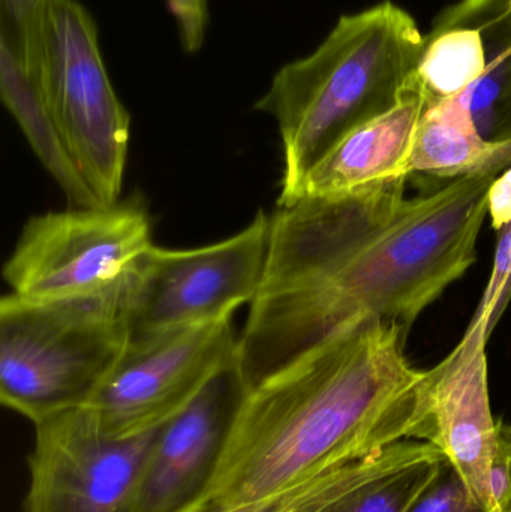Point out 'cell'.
<instances>
[{
    "label": "cell",
    "instance_id": "cell-1",
    "mask_svg": "<svg viewBox=\"0 0 511 512\" xmlns=\"http://www.w3.org/2000/svg\"><path fill=\"white\" fill-rule=\"evenodd\" d=\"M407 177L305 195L270 216L263 279L237 337L246 390L363 322L410 333L470 270L498 176L462 177L414 198Z\"/></svg>",
    "mask_w": 511,
    "mask_h": 512
},
{
    "label": "cell",
    "instance_id": "cell-2",
    "mask_svg": "<svg viewBox=\"0 0 511 512\" xmlns=\"http://www.w3.org/2000/svg\"><path fill=\"white\" fill-rule=\"evenodd\" d=\"M408 333L363 322L248 388L209 486L191 512H222L302 489L402 439H425L431 370Z\"/></svg>",
    "mask_w": 511,
    "mask_h": 512
},
{
    "label": "cell",
    "instance_id": "cell-3",
    "mask_svg": "<svg viewBox=\"0 0 511 512\" xmlns=\"http://www.w3.org/2000/svg\"><path fill=\"white\" fill-rule=\"evenodd\" d=\"M425 44L413 15L384 0L342 15L314 53L276 72L254 107L281 134L276 207L302 197L309 171L342 138L422 90L417 68Z\"/></svg>",
    "mask_w": 511,
    "mask_h": 512
},
{
    "label": "cell",
    "instance_id": "cell-4",
    "mask_svg": "<svg viewBox=\"0 0 511 512\" xmlns=\"http://www.w3.org/2000/svg\"><path fill=\"white\" fill-rule=\"evenodd\" d=\"M132 273V271H131ZM129 274L98 294L0 301V400L41 423L87 405L132 339Z\"/></svg>",
    "mask_w": 511,
    "mask_h": 512
},
{
    "label": "cell",
    "instance_id": "cell-5",
    "mask_svg": "<svg viewBox=\"0 0 511 512\" xmlns=\"http://www.w3.org/2000/svg\"><path fill=\"white\" fill-rule=\"evenodd\" d=\"M33 78L98 200L120 201L131 117L108 77L95 23L77 0H48Z\"/></svg>",
    "mask_w": 511,
    "mask_h": 512
},
{
    "label": "cell",
    "instance_id": "cell-6",
    "mask_svg": "<svg viewBox=\"0 0 511 512\" xmlns=\"http://www.w3.org/2000/svg\"><path fill=\"white\" fill-rule=\"evenodd\" d=\"M152 246L149 212L137 198L71 207L26 222L3 277L20 297L98 294L126 279Z\"/></svg>",
    "mask_w": 511,
    "mask_h": 512
},
{
    "label": "cell",
    "instance_id": "cell-7",
    "mask_svg": "<svg viewBox=\"0 0 511 512\" xmlns=\"http://www.w3.org/2000/svg\"><path fill=\"white\" fill-rule=\"evenodd\" d=\"M270 216L258 210L248 227L201 248L153 245L129 277L132 336L227 321L260 288Z\"/></svg>",
    "mask_w": 511,
    "mask_h": 512
},
{
    "label": "cell",
    "instance_id": "cell-8",
    "mask_svg": "<svg viewBox=\"0 0 511 512\" xmlns=\"http://www.w3.org/2000/svg\"><path fill=\"white\" fill-rule=\"evenodd\" d=\"M236 351L231 319L132 336L84 408L111 438L155 432L236 364Z\"/></svg>",
    "mask_w": 511,
    "mask_h": 512
},
{
    "label": "cell",
    "instance_id": "cell-9",
    "mask_svg": "<svg viewBox=\"0 0 511 512\" xmlns=\"http://www.w3.org/2000/svg\"><path fill=\"white\" fill-rule=\"evenodd\" d=\"M33 427L24 512H128L158 430L111 438L84 406Z\"/></svg>",
    "mask_w": 511,
    "mask_h": 512
},
{
    "label": "cell",
    "instance_id": "cell-10",
    "mask_svg": "<svg viewBox=\"0 0 511 512\" xmlns=\"http://www.w3.org/2000/svg\"><path fill=\"white\" fill-rule=\"evenodd\" d=\"M245 390L233 364L182 412L159 427L128 512L194 510L212 480Z\"/></svg>",
    "mask_w": 511,
    "mask_h": 512
},
{
    "label": "cell",
    "instance_id": "cell-11",
    "mask_svg": "<svg viewBox=\"0 0 511 512\" xmlns=\"http://www.w3.org/2000/svg\"><path fill=\"white\" fill-rule=\"evenodd\" d=\"M486 324H470L431 370V411L423 441L443 451L470 492L495 512L492 472L500 439L489 397Z\"/></svg>",
    "mask_w": 511,
    "mask_h": 512
},
{
    "label": "cell",
    "instance_id": "cell-12",
    "mask_svg": "<svg viewBox=\"0 0 511 512\" xmlns=\"http://www.w3.org/2000/svg\"><path fill=\"white\" fill-rule=\"evenodd\" d=\"M446 459L431 442L402 439L320 478L299 512H405Z\"/></svg>",
    "mask_w": 511,
    "mask_h": 512
},
{
    "label": "cell",
    "instance_id": "cell-13",
    "mask_svg": "<svg viewBox=\"0 0 511 512\" xmlns=\"http://www.w3.org/2000/svg\"><path fill=\"white\" fill-rule=\"evenodd\" d=\"M428 105L420 90L384 116L354 129L312 167L303 183L302 197H333L410 176L414 135Z\"/></svg>",
    "mask_w": 511,
    "mask_h": 512
},
{
    "label": "cell",
    "instance_id": "cell-14",
    "mask_svg": "<svg viewBox=\"0 0 511 512\" xmlns=\"http://www.w3.org/2000/svg\"><path fill=\"white\" fill-rule=\"evenodd\" d=\"M511 167V141L492 143L480 135L468 102L461 95L429 104L417 126L410 174L441 179L500 176Z\"/></svg>",
    "mask_w": 511,
    "mask_h": 512
},
{
    "label": "cell",
    "instance_id": "cell-15",
    "mask_svg": "<svg viewBox=\"0 0 511 512\" xmlns=\"http://www.w3.org/2000/svg\"><path fill=\"white\" fill-rule=\"evenodd\" d=\"M0 90L9 113L45 170L56 180L72 207L101 206L75 164L35 78L14 53L0 44Z\"/></svg>",
    "mask_w": 511,
    "mask_h": 512
},
{
    "label": "cell",
    "instance_id": "cell-16",
    "mask_svg": "<svg viewBox=\"0 0 511 512\" xmlns=\"http://www.w3.org/2000/svg\"><path fill=\"white\" fill-rule=\"evenodd\" d=\"M488 50L474 27H450L426 35L417 77L429 104L461 95L485 75Z\"/></svg>",
    "mask_w": 511,
    "mask_h": 512
},
{
    "label": "cell",
    "instance_id": "cell-17",
    "mask_svg": "<svg viewBox=\"0 0 511 512\" xmlns=\"http://www.w3.org/2000/svg\"><path fill=\"white\" fill-rule=\"evenodd\" d=\"M488 69L467 89L480 135L492 143L511 141V45H486Z\"/></svg>",
    "mask_w": 511,
    "mask_h": 512
},
{
    "label": "cell",
    "instance_id": "cell-18",
    "mask_svg": "<svg viewBox=\"0 0 511 512\" xmlns=\"http://www.w3.org/2000/svg\"><path fill=\"white\" fill-rule=\"evenodd\" d=\"M2 27L0 44L20 60L30 77L35 75L41 45L42 21L48 0H0Z\"/></svg>",
    "mask_w": 511,
    "mask_h": 512
},
{
    "label": "cell",
    "instance_id": "cell-19",
    "mask_svg": "<svg viewBox=\"0 0 511 512\" xmlns=\"http://www.w3.org/2000/svg\"><path fill=\"white\" fill-rule=\"evenodd\" d=\"M474 27L488 44L511 45V0H459L435 21L432 32Z\"/></svg>",
    "mask_w": 511,
    "mask_h": 512
},
{
    "label": "cell",
    "instance_id": "cell-20",
    "mask_svg": "<svg viewBox=\"0 0 511 512\" xmlns=\"http://www.w3.org/2000/svg\"><path fill=\"white\" fill-rule=\"evenodd\" d=\"M405 512H492L470 492L455 466L444 460L434 480Z\"/></svg>",
    "mask_w": 511,
    "mask_h": 512
},
{
    "label": "cell",
    "instance_id": "cell-21",
    "mask_svg": "<svg viewBox=\"0 0 511 512\" xmlns=\"http://www.w3.org/2000/svg\"><path fill=\"white\" fill-rule=\"evenodd\" d=\"M500 233L491 277L471 321V324H486L489 336L511 298V224Z\"/></svg>",
    "mask_w": 511,
    "mask_h": 512
},
{
    "label": "cell",
    "instance_id": "cell-22",
    "mask_svg": "<svg viewBox=\"0 0 511 512\" xmlns=\"http://www.w3.org/2000/svg\"><path fill=\"white\" fill-rule=\"evenodd\" d=\"M167 3L176 18L183 50L197 53L206 39L209 23L207 0H167Z\"/></svg>",
    "mask_w": 511,
    "mask_h": 512
},
{
    "label": "cell",
    "instance_id": "cell-23",
    "mask_svg": "<svg viewBox=\"0 0 511 512\" xmlns=\"http://www.w3.org/2000/svg\"><path fill=\"white\" fill-rule=\"evenodd\" d=\"M495 512H511V426L500 421L497 457L492 472Z\"/></svg>",
    "mask_w": 511,
    "mask_h": 512
},
{
    "label": "cell",
    "instance_id": "cell-24",
    "mask_svg": "<svg viewBox=\"0 0 511 512\" xmlns=\"http://www.w3.org/2000/svg\"><path fill=\"white\" fill-rule=\"evenodd\" d=\"M488 216L498 233L511 224V167L501 173L489 191Z\"/></svg>",
    "mask_w": 511,
    "mask_h": 512
},
{
    "label": "cell",
    "instance_id": "cell-25",
    "mask_svg": "<svg viewBox=\"0 0 511 512\" xmlns=\"http://www.w3.org/2000/svg\"><path fill=\"white\" fill-rule=\"evenodd\" d=\"M312 484H308V486L302 487V489L294 490V492L267 499V501H261L257 502V504L245 505V507L222 512H297L299 511L300 505H302L303 499H305L306 493L311 489Z\"/></svg>",
    "mask_w": 511,
    "mask_h": 512
}]
</instances>
